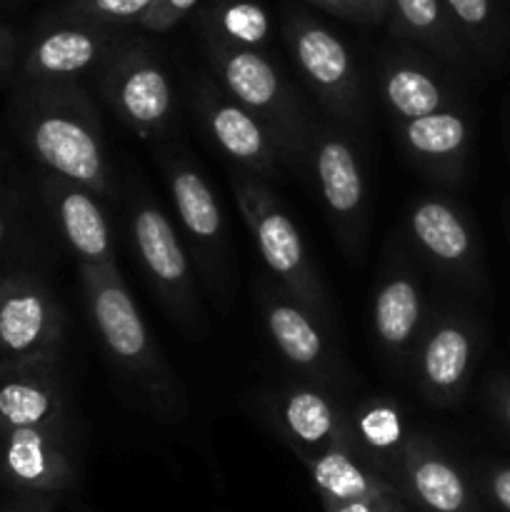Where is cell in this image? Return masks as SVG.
<instances>
[{
    "label": "cell",
    "mask_w": 510,
    "mask_h": 512,
    "mask_svg": "<svg viewBox=\"0 0 510 512\" xmlns=\"http://www.w3.org/2000/svg\"><path fill=\"white\" fill-rule=\"evenodd\" d=\"M13 125L43 173L83 185L100 200L118 198L103 123L80 80L18 83Z\"/></svg>",
    "instance_id": "1"
},
{
    "label": "cell",
    "mask_w": 510,
    "mask_h": 512,
    "mask_svg": "<svg viewBox=\"0 0 510 512\" xmlns=\"http://www.w3.org/2000/svg\"><path fill=\"white\" fill-rule=\"evenodd\" d=\"M90 323L118 373L133 385L145 408L163 423H183L188 398L145 325L118 265H78Z\"/></svg>",
    "instance_id": "2"
},
{
    "label": "cell",
    "mask_w": 510,
    "mask_h": 512,
    "mask_svg": "<svg viewBox=\"0 0 510 512\" xmlns=\"http://www.w3.org/2000/svg\"><path fill=\"white\" fill-rule=\"evenodd\" d=\"M158 158L183 233L180 240L195 260L208 298L225 313L238 288V263L218 198L185 150L165 148Z\"/></svg>",
    "instance_id": "3"
},
{
    "label": "cell",
    "mask_w": 510,
    "mask_h": 512,
    "mask_svg": "<svg viewBox=\"0 0 510 512\" xmlns=\"http://www.w3.org/2000/svg\"><path fill=\"white\" fill-rule=\"evenodd\" d=\"M233 193L245 228L258 248L260 260L273 275L275 285L283 288L310 318L330 328L333 308H330L328 293L310 263L300 230L295 228L290 215L280 208L268 183L240 170L233 175Z\"/></svg>",
    "instance_id": "4"
},
{
    "label": "cell",
    "mask_w": 510,
    "mask_h": 512,
    "mask_svg": "<svg viewBox=\"0 0 510 512\" xmlns=\"http://www.w3.org/2000/svg\"><path fill=\"white\" fill-rule=\"evenodd\" d=\"M218 83L273 138L288 168H305L313 123L280 70L260 50L208 43Z\"/></svg>",
    "instance_id": "5"
},
{
    "label": "cell",
    "mask_w": 510,
    "mask_h": 512,
    "mask_svg": "<svg viewBox=\"0 0 510 512\" xmlns=\"http://www.w3.org/2000/svg\"><path fill=\"white\" fill-rule=\"evenodd\" d=\"M125 210H128L130 240L150 288L155 290L170 318L190 338H203L208 333V320L195 288L188 250L178 230L173 228L148 188L135 180L128 183Z\"/></svg>",
    "instance_id": "6"
},
{
    "label": "cell",
    "mask_w": 510,
    "mask_h": 512,
    "mask_svg": "<svg viewBox=\"0 0 510 512\" xmlns=\"http://www.w3.org/2000/svg\"><path fill=\"white\" fill-rule=\"evenodd\" d=\"M283 38L295 68L310 85L330 120L355 130L365 123V95L358 65L348 45L313 15L288 8L283 15Z\"/></svg>",
    "instance_id": "7"
},
{
    "label": "cell",
    "mask_w": 510,
    "mask_h": 512,
    "mask_svg": "<svg viewBox=\"0 0 510 512\" xmlns=\"http://www.w3.org/2000/svg\"><path fill=\"white\" fill-rule=\"evenodd\" d=\"M305 168L313 173L320 203L340 248L350 260L363 258L368 233V198L360 158L333 123L310 130Z\"/></svg>",
    "instance_id": "8"
},
{
    "label": "cell",
    "mask_w": 510,
    "mask_h": 512,
    "mask_svg": "<svg viewBox=\"0 0 510 512\" xmlns=\"http://www.w3.org/2000/svg\"><path fill=\"white\" fill-rule=\"evenodd\" d=\"M98 90L115 118L140 138L160 135L173 115V83L160 55L128 38L95 73Z\"/></svg>",
    "instance_id": "9"
},
{
    "label": "cell",
    "mask_w": 510,
    "mask_h": 512,
    "mask_svg": "<svg viewBox=\"0 0 510 512\" xmlns=\"http://www.w3.org/2000/svg\"><path fill=\"white\" fill-rule=\"evenodd\" d=\"M65 313L48 280L15 270L0 280V363L60 360Z\"/></svg>",
    "instance_id": "10"
},
{
    "label": "cell",
    "mask_w": 510,
    "mask_h": 512,
    "mask_svg": "<svg viewBox=\"0 0 510 512\" xmlns=\"http://www.w3.org/2000/svg\"><path fill=\"white\" fill-rule=\"evenodd\" d=\"M75 480V430H0V485L25 498L53 500Z\"/></svg>",
    "instance_id": "11"
},
{
    "label": "cell",
    "mask_w": 510,
    "mask_h": 512,
    "mask_svg": "<svg viewBox=\"0 0 510 512\" xmlns=\"http://www.w3.org/2000/svg\"><path fill=\"white\" fill-rule=\"evenodd\" d=\"M128 40L120 28L60 18L33 35L20 63L18 83L78 80L98 73L105 60Z\"/></svg>",
    "instance_id": "12"
},
{
    "label": "cell",
    "mask_w": 510,
    "mask_h": 512,
    "mask_svg": "<svg viewBox=\"0 0 510 512\" xmlns=\"http://www.w3.org/2000/svg\"><path fill=\"white\" fill-rule=\"evenodd\" d=\"M75 430L60 360L0 363V430Z\"/></svg>",
    "instance_id": "13"
},
{
    "label": "cell",
    "mask_w": 510,
    "mask_h": 512,
    "mask_svg": "<svg viewBox=\"0 0 510 512\" xmlns=\"http://www.w3.org/2000/svg\"><path fill=\"white\" fill-rule=\"evenodd\" d=\"M195 105L208 128L210 138L220 145L230 160L240 165L245 173L255 175L263 183L275 180L283 170L285 160L275 148L268 130L243 108L235 103L220 85L203 80L195 93Z\"/></svg>",
    "instance_id": "14"
},
{
    "label": "cell",
    "mask_w": 510,
    "mask_h": 512,
    "mask_svg": "<svg viewBox=\"0 0 510 512\" xmlns=\"http://www.w3.org/2000/svg\"><path fill=\"white\" fill-rule=\"evenodd\" d=\"M38 190L50 223L75 255L78 265L115 263L113 235H110L98 195H93L83 185L50 173H40Z\"/></svg>",
    "instance_id": "15"
},
{
    "label": "cell",
    "mask_w": 510,
    "mask_h": 512,
    "mask_svg": "<svg viewBox=\"0 0 510 512\" xmlns=\"http://www.w3.org/2000/svg\"><path fill=\"white\" fill-rule=\"evenodd\" d=\"M270 420L280 440L300 460L353 440L348 410L340 408L320 388L290 385L280 390L270 400Z\"/></svg>",
    "instance_id": "16"
},
{
    "label": "cell",
    "mask_w": 510,
    "mask_h": 512,
    "mask_svg": "<svg viewBox=\"0 0 510 512\" xmlns=\"http://www.w3.org/2000/svg\"><path fill=\"white\" fill-rule=\"evenodd\" d=\"M395 488L408 510L478 512L465 475L455 468L448 455L440 453L428 438L420 435H410L405 443Z\"/></svg>",
    "instance_id": "17"
},
{
    "label": "cell",
    "mask_w": 510,
    "mask_h": 512,
    "mask_svg": "<svg viewBox=\"0 0 510 512\" xmlns=\"http://www.w3.org/2000/svg\"><path fill=\"white\" fill-rule=\"evenodd\" d=\"M475 328L448 315L418 340V385L433 405H455L463 398L475 365Z\"/></svg>",
    "instance_id": "18"
},
{
    "label": "cell",
    "mask_w": 510,
    "mask_h": 512,
    "mask_svg": "<svg viewBox=\"0 0 510 512\" xmlns=\"http://www.w3.org/2000/svg\"><path fill=\"white\" fill-rule=\"evenodd\" d=\"M258 298L265 328L280 355L313 380H320L323 388H335L338 363L325 348V335L318 320L310 318L278 285L263 283Z\"/></svg>",
    "instance_id": "19"
},
{
    "label": "cell",
    "mask_w": 510,
    "mask_h": 512,
    "mask_svg": "<svg viewBox=\"0 0 510 512\" xmlns=\"http://www.w3.org/2000/svg\"><path fill=\"white\" fill-rule=\"evenodd\" d=\"M408 228L415 245L445 273L475 283L480 275V258L475 235L463 215L445 200H420L410 208Z\"/></svg>",
    "instance_id": "20"
},
{
    "label": "cell",
    "mask_w": 510,
    "mask_h": 512,
    "mask_svg": "<svg viewBox=\"0 0 510 512\" xmlns=\"http://www.w3.org/2000/svg\"><path fill=\"white\" fill-rule=\"evenodd\" d=\"M400 143L420 170L445 183H455L463 178L468 165L473 133L468 118L450 108L400 123Z\"/></svg>",
    "instance_id": "21"
},
{
    "label": "cell",
    "mask_w": 510,
    "mask_h": 512,
    "mask_svg": "<svg viewBox=\"0 0 510 512\" xmlns=\"http://www.w3.org/2000/svg\"><path fill=\"white\" fill-rule=\"evenodd\" d=\"M380 93L400 123L455 108V98L433 65L413 53H385L378 68Z\"/></svg>",
    "instance_id": "22"
},
{
    "label": "cell",
    "mask_w": 510,
    "mask_h": 512,
    "mask_svg": "<svg viewBox=\"0 0 510 512\" xmlns=\"http://www.w3.org/2000/svg\"><path fill=\"white\" fill-rule=\"evenodd\" d=\"M423 323V293L408 270H395L380 283L373 300V328L380 348L400 363L418 343Z\"/></svg>",
    "instance_id": "23"
},
{
    "label": "cell",
    "mask_w": 510,
    "mask_h": 512,
    "mask_svg": "<svg viewBox=\"0 0 510 512\" xmlns=\"http://www.w3.org/2000/svg\"><path fill=\"white\" fill-rule=\"evenodd\" d=\"M385 23L398 38L423 45L448 63H470V50L460 40L443 0H388Z\"/></svg>",
    "instance_id": "24"
},
{
    "label": "cell",
    "mask_w": 510,
    "mask_h": 512,
    "mask_svg": "<svg viewBox=\"0 0 510 512\" xmlns=\"http://www.w3.org/2000/svg\"><path fill=\"white\" fill-rule=\"evenodd\" d=\"M348 420L355 448L395 485L408 443L400 410L385 400H363L348 410Z\"/></svg>",
    "instance_id": "25"
},
{
    "label": "cell",
    "mask_w": 510,
    "mask_h": 512,
    "mask_svg": "<svg viewBox=\"0 0 510 512\" xmlns=\"http://www.w3.org/2000/svg\"><path fill=\"white\" fill-rule=\"evenodd\" d=\"M208 43L260 50L270 38V18L255 0H220L205 13Z\"/></svg>",
    "instance_id": "26"
},
{
    "label": "cell",
    "mask_w": 510,
    "mask_h": 512,
    "mask_svg": "<svg viewBox=\"0 0 510 512\" xmlns=\"http://www.w3.org/2000/svg\"><path fill=\"white\" fill-rule=\"evenodd\" d=\"M455 30L470 55L495 60L508 38V23L498 8V0H443Z\"/></svg>",
    "instance_id": "27"
},
{
    "label": "cell",
    "mask_w": 510,
    "mask_h": 512,
    "mask_svg": "<svg viewBox=\"0 0 510 512\" xmlns=\"http://www.w3.org/2000/svg\"><path fill=\"white\" fill-rule=\"evenodd\" d=\"M38 248V235L30 230L23 200L0 178V270H33L30 263L38 255Z\"/></svg>",
    "instance_id": "28"
},
{
    "label": "cell",
    "mask_w": 510,
    "mask_h": 512,
    "mask_svg": "<svg viewBox=\"0 0 510 512\" xmlns=\"http://www.w3.org/2000/svg\"><path fill=\"white\" fill-rule=\"evenodd\" d=\"M153 3L155 0H70L65 18L123 28V25H138Z\"/></svg>",
    "instance_id": "29"
},
{
    "label": "cell",
    "mask_w": 510,
    "mask_h": 512,
    "mask_svg": "<svg viewBox=\"0 0 510 512\" xmlns=\"http://www.w3.org/2000/svg\"><path fill=\"white\" fill-rule=\"evenodd\" d=\"M195 5H198V0H155L138 25L148 33H168Z\"/></svg>",
    "instance_id": "30"
},
{
    "label": "cell",
    "mask_w": 510,
    "mask_h": 512,
    "mask_svg": "<svg viewBox=\"0 0 510 512\" xmlns=\"http://www.w3.org/2000/svg\"><path fill=\"white\" fill-rule=\"evenodd\" d=\"M483 485L488 498L503 512H510V465H485Z\"/></svg>",
    "instance_id": "31"
},
{
    "label": "cell",
    "mask_w": 510,
    "mask_h": 512,
    "mask_svg": "<svg viewBox=\"0 0 510 512\" xmlns=\"http://www.w3.org/2000/svg\"><path fill=\"white\" fill-rule=\"evenodd\" d=\"M325 512H410L405 500H390V503H370V500H355V503H333L320 500Z\"/></svg>",
    "instance_id": "32"
},
{
    "label": "cell",
    "mask_w": 510,
    "mask_h": 512,
    "mask_svg": "<svg viewBox=\"0 0 510 512\" xmlns=\"http://www.w3.org/2000/svg\"><path fill=\"white\" fill-rule=\"evenodd\" d=\"M305 3L315 5V8H323L328 13L338 15V18L355 20V23H365V13L360 0H305Z\"/></svg>",
    "instance_id": "33"
},
{
    "label": "cell",
    "mask_w": 510,
    "mask_h": 512,
    "mask_svg": "<svg viewBox=\"0 0 510 512\" xmlns=\"http://www.w3.org/2000/svg\"><path fill=\"white\" fill-rule=\"evenodd\" d=\"M15 55H18V35L10 25L0 23V78L13 68Z\"/></svg>",
    "instance_id": "34"
},
{
    "label": "cell",
    "mask_w": 510,
    "mask_h": 512,
    "mask_svg": "<svg viewBox=\"0 0 510 512\" xmlns=\"http://www.w3.org/2000/svg\"><path fill=\"white\" fill-rule=\"evenodd\" d=\"M493 403L495 408H498L500 420H503L510 430V380H498V383L493 385Z\"/></svg>",
    "instance_id": "35"
},
{
    "label": "cell",
    "mask_w": 510,
    "mask_h": 512,
    "mask_svg": "<svg viewBox=\"0 0 510 512\" xmlns=\"http://www.w3.org/2000/svg\"><path fill=\"white\" fill-rule=\"evenodd\" d=\"M365 13V25H380L388 20V0H360Z\"/></svg>",
    "instance_id": "36"
},
{
    "label": "cell",
    "mask_w": 510,
    "mask_h": 512,
    "mask_svg": "<svg viewBox=\"0 0 510 512\" xmlns=\"http://www.w3.org/2000/svg\"><path fill=\"white\" fill-rule=\"evenodd\" d=\"M0 512H30V498L25 495H15L8 505H3Z\"/></svg>",
    "instance_id": "37"
},
{
    "label": "cell",
    "mask_w": 510,
    "mask_h": 512,
    "mask_svg": "<svg viewBox=\"0 0 510 512\" xmlns=\"http://www.w3.org/2000/svg\"><path fill=\"white\" fill-rule=\"evenodd\" d=\"M30 512H55V503L48 498H30Z\"/></svg>",
    "instance_id": "38"
},
{
    "label": "cell",
    "mask_w": 510,
    "mask_h": 512,
    "mask_svg": "<svg viewBox=\"0 0 510 512\" xmlns=\"http://www.w3.org/2000/svg\"><path fill=\"white\" fill-rule=\"evenodd\" d=\"M3 275H5V273H3V270H0V280H3Z\"/></svg>",
    "instance_id": "39"
}]
</instances>
